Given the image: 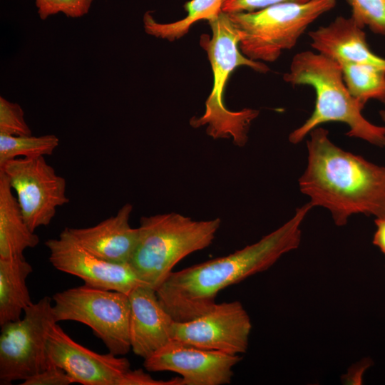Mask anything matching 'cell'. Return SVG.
Masks as SVG:
<instances>
[{"label": "cell", "mask_w": 385, "mask_h": 385, "mask_svg": "<svg viewBox=\"0 0 385 385\" xmlns=\"http://www.w3.org/2000/svg\"><path fill=\"white\" fill-rule=\"evenodd\" d=\"M45 245L54 268L79 277L87 286L126 294L138 286H148L130 263H113L95 256L73 240L65 229L58 238L46 240Z\"/></svg>", "instance_id": "11"}, {"label": "cell", "mask_w": 385, "mask_h": 385, "mask_svg": "<svg viewBox=\"0 0 385 385\" xmlns=\"http://www.w3.org/2000/svg\"><path fill=\"white\" fill-rule=\"evenodd\" d=\"M181 377L168 381L156 380L142 369H130L123 377L121 385H181Z\"/></svg>", "instance_id": "27"}, {"label": "cell", "mask_w": 385, "mask_h": 385, "mask_svg": "<svg viewBox=\"0 0 385 385\" xmlns=\"http://www.w3.org/2000/svg\"><path fill=\"white\" fill-rule=\"evenodd\" d=\"M376 230L374 235L373 243L385 255V217L375 220Z\"/></svg>", "instance_id": "28"}, {"label": "cell", "mask_w": 385, "mask_h": 385, "mask_svg": "<svg viewBox=\"0 0 385 385\" xmlns=\"http://www.w3.org/2000/svg\"><path fill=\"white\" fill-rule=\"evenodd\" d=\"M56 322L75 321L89 327L109 352L125 355L131 349L128 295L86 284L53 296Z\"/></svg>", "instance_id": "7"}, {"label": "cell", "mask_w": 385, "mask_h": 385, "mask_svg": "<svg viewBox=\"0 0 385 385\" xmlns=\"http://www.w3.org/2000/svg\"><path fill=\"white\" fill-rule=\"evenodd\" d=\"M222 2L223 0H191L184 6L186 16L170 23L158 22L151 12L147 11L143 19L144 30L155 38L174 41L186 35L195 23L216 18L222 12Z\"/></svg>", "instance_id": "19"}, {"label": "cell", "mask_w": 385, "mask_h": 385, "mask_svg": "<svg viewBox=\"0 0 385 385\" xmlns=\"http://www.w3.org/2000/svg\"><path fill=\"white\" fill-rule=\"evenodd\" d=\"M351 16L361 27L385 35V0H347Z\"/></svg>", "instance_id": "22"}, {"label": "cell", "mask_w": 385, "mask_h": 385, "mask_svg": "<svg viewBox=\"0 0 385 385\" xmlns=\"http://www.w3.org/2000/svg\"><path fill=\"white\" fill-rule=\"evenodd\" d=\"M56 323L51 298L46 296L26 307L23 318L1 325V384L24 381L49 366L46 341Z\"/></svg>", "instance_id": "8"}, {"label": "cell", "mask_w": 385, "mask_h": 385, "mask_svg": "<svg viewBox=\"0 0 385 385\" xmlns=\"http://www.w3.org/2000/svg\"><path fill=\"white\" fill-rule=\"evenodd\" d=\"M16 193L23 217L32 231L47 226L56 210L69 202L66 181L44 156L16 158L0 165Z\"/></svg>", "instance_id": "9"}, {"label": "cell", "mask_w": 385, "mask_h": 385, "mask_svg": "<svg viewBox=\"0 0 385 385\" xmlns=\"http://www.w3.org/2000/svg\"></svg>", "instance_id": "30"}, {"label": "cell", "mask_w": 385, "mask_h": 385, "mask_svg": "<svg viewBox=\"0 0 385 385\" xmlns=\"http://www.w3.org/2000/svg\"><path fill=\"white\" fill-rule=\"evenodd\" d=\"M39 237L26 224L6 175L0 170V258L22 256Z\"/></svg>", "instance_id": "17"}, {"label": "cell", "mask_w": 385, "mask_h": 385, "mask_svg": "<svg viewBox=\"0 0 385 385\" xmlns=\"http://www.w3.org/2000/svg\"><path fill=\"white\" fill-rule=\"evenodd\" d=\"M93 0H35L41 20L62 13L69 18H80L89 12Z\"/></svg>", "instance_id": "23"}, {"label": "cell", "mask_w": 385, "mask_h": 385, "mask_svg": "<svg viewBox=\"0 0 385 385\" xmlns=\"http://www.w3.org/2000/svg\"><path fill=\"white\" fill-rule=\"evenodd\" d=\"M283 79L292 86H311L316 94L312 115L289 134L290 143H299L323 123L341 122L349 126L348 136L385 146V126L364 117V107L349 92L339 62L317 52L302 51L294 55Z\"/></svg>", "instance_id": "3"}, {"label": "cell", "mask_w": 385, "mask_h": 385, "mask_svg": "<svg viewBox=\"0 0 385 385\" xmlns=\"http://www.w3.org/2000/svg\"><path fill=\"white\" fill-rule=\"evenodd\" d=\"M212 34H202L200 44L206 51L213 74L212 91L205 101L202 115L193 117L190 124L193 128L206 126L207 134L213 139L232 138L233 143L244 146L248 139L251 123L258 116L259 111L244 108L231 111L223 102L227 81L232 71L247 66L259 73L269 71L267 66L246 57L239 48V36L228 14L221 12L208 21Z\"/></svg>", "instance_id": "4"}, {"label": "cell", "mask_w": 385, "mask_h": 385, "mask_svg": "<svg viewBox=\"0 0 385 385\" xmlns=\"http://www.w3.org/2000/svg\"><path fill=\"white\" fill-rule=\"evenodd\" d=\"M250 317L239 301L216 304L208 312L172 326V339L198 348L240 355L247 351Z\"/></svg>", "instance_id": "10"}, {"label": "cell", "mask_w": 385, "mask_h": 385, "mask_svg": "<svg viewBox=\"0 0 385 385\" xmlns=\"http://www.w3.org/2000/svg\"><path fill=\"white\" fill-rule=\"evenodd\" d=\"M309 134L307 166L299 185L312 205L329 210L338 226L358 213L385 217V168L341 149L322 127Z\"/></svg>", "instance_id": "2"}, {"label": "cell", "mask_w": 385, "mask_h": 385, "mask_svg": "<svg viewBox=\"0 0 385 385\" xmlns=\"http://www.w3.org/2000/svg\"><path fill=\"white\" fill-rule=\"evenodd\" d=\"M32 271L24 255L0 258V325L21 319L32 303L26 285Z\"/></svg>", "instance_id": "18"}, {"label": "cell", "mask_w": 385, "mask_h": 385, "mask_svg": "<svg viewBox=\"0 0 385 385\" xmlns=\"http://www.w3.org/2000/svg\"><path fill=\"white\" fill-rule=\"evenodd\" d=\"M310 202L297 209L294 215L258 242L235 252L172 272L155 289L163 308L175 321L185 322L210 311L223 289L263 272L284 254L298 247L300 226Z\"/></svg>", "instance_id": "1"}, {"label": "cell", "mask_w": 385, "mask_h": 385, "mask_svg": "<svg viewBox=\"0 0 385 385\" xmlns=\"http://www.w3.org/2000/svg\"><path fill=\"white\" fill-rule=\"evenodd\" d=\"M337 0L284 2L250 11L228 14L241 52L251 60L274 62L296 46L307 28L333 9Z\"/></svg>", "instance_id": "6"}, {"label": "cell", "mask_w": 385, "mask_h": 385, "mask_svg": "<svg viewBox=\"0 0 385 385\" xmlns=\"http://www.w3.org/2000/svg\"><path fill=\"white\" fill-rule=\"evenodd\" d=\"M220 225L218 217L195 220L177 212L143 216L130 264L145 284L156 289L179 261L211 245Z\"/></svg>", "instance_id": "5"}, {"label": "cell", "mask_w": 385, "mask_h": 385, "mask_svg": "<svg viewBox=\"0 0 385 385\" xmlns=\"http://www.w3.org/2000/svg\"><path fill=\"white\" fill-rule=\"evenodd\" d=\"M132 210L133 205L126 203L114 216L94 226L65 230L73 240L95 256L113 263H130L138 238V227L130 225Z\"/></svg>", "instance_id": "15"}, {"label": "cell", "mask_w": 385, "mask_h": 385, "mask_svg": "<svg viewBox=\"0 0 385 385\" xmlns=\"http://www.w3.org/2000/svg\"><path fill=\"white\" fill-rule=\"evenodd\" d=\"M32 132L24 119V112L16 103L0 97V134L29 135Z\"/></svg>", "instance_id": "24"}, {"label": "cell", "mask_w": 385, "mask_h": 385, "mask_svg": "<svg viewBox=\"0 0 385 385\" xmlns=\"http://www.w3.org/2000/svg\"><path fill=\"white\" fill-rule=\"evenodd\" d=\"M73 381L61 368L49 365L44 370L26 379L21 385H68Z\"/></svg>", "instance_id": "25"}, {"label": "cell", "mask_w": 385, "mask_h": 385, "mask_svg": "<svg viewBox=\"0 0 385 385\" xmlns=\"http://www.w3.org/2000/svg\"><path fill=\"white\" fill-rule=\"evenodd\" d=\"M128 295L130 347L145 359L173 339L175 320L160 304L155 289L138 286Z\"/></svg>", "instance_id": "14"}, {"label": "cell", "mask_w": 385, "mask_h": 385, "mask_svg": "<svg viewBox=\"0 0 385 385\" xmlns=\"http://www.w3.org/2000/svg\"><path fill=\"white\" fill-rule=\"evenodd\" d=\"M59 145L53 134L35 136L0 134V165L16 158H34L51 155Z\"/></svg>", "instance_id": "21"}, {"label": "cell", "mask_w": 385, "mask_h": 385, "mask_svg": "<svg viewBox=\"0 0 385 385\" xmlns=\"http://www.w3.org/2000/svg\"><path fill=\"white\" fill-rule=\"evenodd\" d=\"M380 115H381V119L383 120V121L385 123V110L381 111H380Z\"/></svg>", "instance_id": "29"}, {"label": "cell", "mask_w": 385, "mask_h": 385, "mask_svg": "<svg viewBox=\"0 0 385 385\" xmlns=\"http://www.w3.org/2000/svg\"><path fill=\"white\" fill-rule=\"evenodd\" d=\"M240 355L207 350L172 339L144 359L150 371H173L182 377L181 385H223L231 382Z\"/></svg>", "instance_id": "13"}, {"label": "cell", "mask_w": 385, "mask_h": 385, "mask_svg": "<svg viewBox=\"0 0 385 385\" xmlns=\"http://www.w3.org/2000/svg\"><path fill=\"white\" fill-rule=\"evenodd\" d=\"M46 354L49 365H55L83 385H121L130 369L129 361L111 352L98 354L71 339L57 323L48 334Z\"/></svg>", "instance_id": "12"}, {"label": "cell", "mask_w": 385, "mask_h": 385, "mask_svg": "<svg viewBox=\"0 0 385 385\" xmlns=\"http://www.w3.org/2000/svg\"><path fill=\"white\" fill-rule=\"evenodd\" d=\"M308 35L317 53L339 63L369 64L385 70V58L371 51L364 29L351 16H338Z\"/></svg>", "instance_id": "16"}, {"label": "cell", "mask_w": 385, "mask_h": 385, "mask_svg": "<svg viewBox=\"0 0 385 385\" xmlns=\"http://www.w3.org/2000/svg\"><path fill=\"white\" fill-rule=\"evenodd\" d=\"M339 64L349 92L363 107L370 99L385 103V70L369 64Z\"/></svg>", "instance_id": "20"}, {"label": "cell", "mask_w": 385, "mask_h": 385, "mask_svg": "<svg viewBox=\"0 0 385 385\" xmlns=\"http://www.w3.org/2000/svg\"><path fill=\"white\" fill-rule=\"evenodd\" d=\"M310 0H223L222 11L226 14L250 12L284 2H307Z\"/></svg>", "instance_id": "26"}]
</instances>
